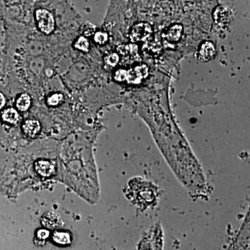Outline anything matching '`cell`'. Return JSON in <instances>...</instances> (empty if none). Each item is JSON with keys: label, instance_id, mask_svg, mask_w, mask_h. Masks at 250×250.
<instances>
[{"label": "cell", "instance_id": "obj_3", "mask_svg": "<svg viewBox=\"0 0 250 250\" xmlns=\"http://www.w3.org/2000/svg\"><path fill=\"white\" fill-rule=\"evenodd\" d=\"M153 32L152 26L147 22H139L134 24L129 33L131 42H143L150 37Z\"/></svg>", "mask_w": 250, "mask_h": 250}, {"label": "cell", "instance_id": "obj_7", "mask_svg": "<svg viewBox=\"0 0 250 250\" xmlns=\"http://www.w3.org/2000/svg\"><path fill=\"white\" fill-rule=\"evenodd\" d=\"M216 53L213 42L205 41L202 42L197 52V58L202 62H208L214 58Z\"/></svg>", "mask_w": 250, "mask_h": 250}, {"label": "cell", "instance_id": "obj_15", "mask_svg": "<svg viewBox=\"0 0 250 250\" xmlns=\"http://www.w3.org/2000/svg\"><path fill=\"white\" fill-rule=\"evenodd\" d=\"M75 47L82 52H88L89 51V42L84 36H80L75 42Z\"/></svg>", "mask_w": 250, "mask_h": 250}, {"label": "cell", "instance_id": "obj_14", "mask_svg": "<svg viewBox=\"0 0 250 250\" xmlns=\"http://www.w3.org/2000/svg\"><path fill=\"white\" fill-rule=\"evenodd\" d=\"M53 240L60 245H67L70 243V236L68 233L55 231L53 234Z\"/></svg>", "mask_w": 250, "mask_h": 250}, {"label": "cell", "instance_id": "obj_11", "mask_svg": "<svg viewBox=\"0 0 250 250\" xmlns=\"http://www.w3.org/2000/svg\"><path fill=\"white\" fill-rule=\"evenodd\" d=\"M41 129L40 123L36 120H27L22 125L23 131L29 137H36L40 133Z\"/></svg>", "mask_w": 250, "mask_h": 250}, {"label": "cell", "instance_id": "obj_1", "mask_svg": "<svg viewBox=\"0 0 250 250\" xmlns=\"http://www.w3.org/2000/svg\"><path fill=\"white\" fill-rule=\"evenodd\" d=\"M163 246V233L161 227H154L141 241L139 250H161Z\"/></svg>", "mask_w": 250, "mask_h": 250}, {"label": "cell", "instance_id": "obj_2", "mask_svg": "<svg viewBox=\"0 0 250 250\" xmlns=\"http://www.w3.org/2000/svg\"><path fill=\"white\" fill-rule=\"evenodd\" d=\"M36 19L39 29L45 34H50L55 27V21L52 14L47 10H36Z\"/></svg>", "mask_w": 250, "mask_h": 250}, {"label": "cell", "instance_id": "obj_23", "mask_svg": "<svg viewBox=\"0 0 250 250\" xmlns=\"http://www.w3.org/2000/svg\"><path fill=\"white\" fill-rule=\"evenodd\" d=\"M6 104V98L2 93H0V109H1Z\"/></svg>", "mask_w": 250, "mask_h": 250}, {"label": "cell", "instance_id": "obj_18", "mask_svg": "<svg viewBox=\"0 0 250 250\" xmlns=\"http://www.w3.org/2000/svg\"><path fill=\"white\" fill-rule=\"evenodd\" d=\"M94 40L96 43L100 45H104L107 42L108 40V35L107 33L103 32V31H98L94 35Z\"/></svg>", "mask_w": 250, "mask_h": 250}, {"label": "cell", "instance_id": "obj_5", "mask_svg": "<svg viewBox=\"0 0 250 250\" xmlns=\"http://www.w3.org/2000/svg\"><path fill=\"white\" fill-rule=\"evenodd\" d=\"M215 22L222 27H228L233 20V13L231 10L224 6H218L213 13Z\"/></svg>", "mask_w": 250, "mask_h": 250}, {"label": "cell", "instance_id": "obj_6", "mask_svg": "<svg viewBox=\"0 0 250 250\" xmlns=\"http://www.w3.org/2000/svg\"><path fill=\"white\" fill-rule=\"evenodd\" d=\"M41 224L44 228L54 229L62 228L63 222L61 215L54 211H49L42 215L41 218Z\"/></svg>", "mask_w": 250, "mask_h": 250}, {"label": "cell", "instance_id": "obj_9", "mask_svg": "<svg viewBox=\"0 0 250 250\" xmlns=\"http://www.w3.org/2000/svg\"><path fill=\"white\" fill-rule=\"evenodd\" d=\"M182 33L183 26L180 24H173L166 30L165 38L168 42H177L180 40Z\"/></svg>", "mask_w": 250, "mask_h": 250}, {"label": "cell", "instance_id": "obj_12", "mask_svg": "<svg viewBox=\"0 0 250 250\" xmlns=\"http://www.w3.org/2000/svg\"><path fill=\"white\" fill-rule=\"evenodd\" d=\"M1 118L5 123L15 125L19 121V114L15 108H8L2 112Z\"/></svg>", "mask_w": 250, "mask_h": 250}, {"label": "cell", "instance_id": "obj_17", "mask_svg": "<svg viewBox=\"0 0 250 250\" xmlns=\"http://www.w3.org/2000/svg\"><path fill=\"white\" fill-rule=\"evenodd\" d=\"M105 63L108 66L115 67L120 62V57L117 53H110L105 57Z\"/></svg>", "mask_w": 250, "mask_h": 250}, {"label": "cell", "instance_id": "obj_4", "mask_svg": "<svg viewBox=\"0 0 250 250\" xmlns=\"http://www.w3.org/2000/svg\"><path fill=\"white\" fill-rule=\"evenodd\" d=\"M149 75V68L146 64L136 65L127 70L126 82L130 84H139Z\"/></svg>", "mask_w": 250, "mask_h": 250}, {"label": "cell", "instance_id": "obj_16", "mask_svg": "<svg viewBox=\"0 0 250 250\" xmlns=\"http://www.w3.org/2000/svg\"><path fill=\"white\" fill-rule=\"evenodd\" d=\"M63 100V95L61 93H54L50 95L47 100V104L50 106H58Z\"/></svg>", "mask_w": 250, "mask_h": 250}, {"label": "cell", "instance_id": "obj_10", "mask_svg": "<svg viewBox=\"0 0 250 250\" xmlns=\"http://www.w3.org/2000/svg\"><path fill=\"white\" fill-rule=\"evenodd\" d=\"M162 49L161 42L158 41H147L143 46V52L147 57H154L159 55Z\"/></svg>", "mask_w": 250, "mask_h": 250}, {"label": "cell", "instance_id": "obj_22", "mask_svg": "<svg viewBox=\"0 0 250 250\" xmlns=\"http://www.w3.org/2000/svg\"><path fill=\"white\" fill-rule=\"evenodd\" d=\"M49 236V232L48 230L47 229H40L38 231L37 237L39 239L45 240L48 238Z\"/></svg>", "mask_w": 250, "mask_h": 250}, {"label": "cell", "instance_id": "obj_21", "mask_svg": "<svg viewBox=\"0 0 250 250\" xmlns=\"http://www.w3.org/2000/svg\"><path fill=\"white\" fill-rule=\"evenodd\" d=\"M123 52H125V54H129V55H134L138 53V46L135 45H126L125 47Z\"/></svg>", "mask_w": 250, "mask_h": 250}, {"label": "cell", "instance_id": "obj_13", "mask_svg": "<svg viewBox=\"0 0 250 250\" xmlns=\"http://www.w3.org/2000/svg\"><path fill=\"white\" fill-rule=\"evenodd\" d=\"M31 98L27 94H22L16 100V107L21 111H25L31 106Z\"/></svg>", "mask_w": 250, "mask_h": 250}, {"label": "cell", "instance_id": "obj_19", "mask_svg": "<svg viewBox=\"0 0 250 250\" xmlns=\"http://www.w3.org/2000/svg\"><path fill=\"white\" fill-rule=\"evenodd\" d=\"M95 27L93 24H90V23H85L83 24L82 27V33L83 36H90L93 35L95 33Z\"/></svg>", "mask_w": 250, "mask_h": 250}, {"label": "cell", "instance_id": "obj_20", "mask_svg": "<svg viewBox=\"0 0 250 250\" xmlns=\"http://www.w3.org/2000/svg\"><path fill=\"white\" fill-rule=\"evenodd\" d=\"M126 76H127V70L125 69H119L116 70L114 74L115 80L118 82H126Z\"/></svg>", "mask_w": 250, "mask_h": 250}, {"label": "cell", "instance_id": "obj_8", "mask_svg": "<svg viewBox=\"0 0 250 250\" xmlns=\"http://www.w3.org/2000/svg\"><path fill=\"white\" fill-rule=\"evenodd\" d=\"M35 170L40 175L49 177L55 172V167L48 161L39 160L35 163Z\"/></svg>", "mask_w": 250, "mask_h": 250}]
</instances>
